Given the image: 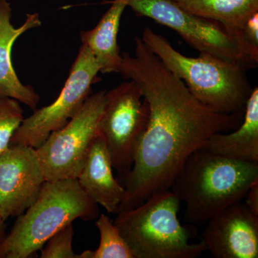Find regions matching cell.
I'll return each mask as SVG.
<instances>
[{"instance_id": "6da1fadb", "label": "cell", "mask_w": 258, "mask_h": 258, "mask_svg": "<svg viewBox=\"0 0 258 258\" xmlns=\"http://www.w3.org/2000/svg\"><path fill=\"white\" fill-rule=\"evenodd\" d=\"M118 73L138 84L149 105V118L132 169L120 181L124 193L117 213L170 189L191 154L214 134L237 128L244 118L217 113L199 101L142 37H136L134 56L121 54Z\"/></svg>"}, {"instance_id": "7a4b0ae2", "label": "cell", "mask_w": 258, "mask_h": 258, "mask_svg": "<svg viewBox=\"0 0 258 258\" xmlns=\"http://www.w3.org/2000/svg\"><path fill=\"white\" fill-rule=\"evenodd\" d=\"M257 181L258 163L235 160L199 149L185 161L170 190L185 204V221L202 225L227 207L242 201Z\"/></svg>"}, {"instance_id": "3957f363", "label": "cell", "mask_w": 258, "mask_h": 258, "mask_svg": "<svg viewBox=\"0 0 258 258\" xmlns=\"http://www.w3.org/2000/svg\"><path fill=\"white\" fill-rule=\"evenodd\" d=\"M141 37L166 69L181 79L205 106L217 113L244 116L253 88L243 66L207 53L197 57L185 56L150 28L144 29Z\"/></svg>"}, {"instance_id": "277c9868", "label": "cell", "mask_w": 258, "mask_h": 258, "mask_svg": "<svg viewBox=\"0 0 258 258\" xmlns=\"http://www.w3.org/2000/svg\"><path fill=\"white\" fill-rule=\"evenodd\" d=\"M99 215L98 204L77 179L45 181L36 200L18 217L0 244V258L31 257L66 225L77 219L91 221Z\"/></svg>"}, {"instance_id": "5b68a950", "label": "cell", "mask_w": 258, "mask_h": 258, "mask_svg": "<svg viewBox=\"0 0 258 258\" xmlns=\"http://www.w3.org/2000/svg\"><path fill=\"white\" fill-rule=\"evenodd\" d=\"M180 204L169 189L116 214L113 224L134 258H198L206 251L203 241L190 242L191 232L178 218Z\"/></svg>"}, {"instance_id": "8992f818", "label": "cell", "mask_w": 258, "mask_h": 258, "mask_svg": "<svg viewBox=\"0 0 258 258\" xmlns=\"http://www.w3.org/2000/svg\"><path fill=\"white\" fill-rule=\"evenodd\" d=\"M106 93L100 91L90 95L77 113L37 148L45 181L77 179L99 132Z\"/></svg>"}, {"instance_id": "52a82bcc", "label": "cell", "mask_w": 258, "mask_h": 258, "mask_svg": "<svg viewBox=\"0 0 258 258\" xmlns=\"http://www.w3.org/2000/svg\"><path fill=\"white\" fill-rule=\"evenodd\" d=\"M149 118V105L137 83L129 80L106 92L99 130L120 183L132 169L136 149Z\"/></svg>"}, {"instance_id": "ba28073f", "label": "cell", "mask_w": 258, "mask_h": 258, "mask_svg": "<svg viewBox=\"0 0 258 258\" xmlns=\"http://www.w3.org/2000/svg\"><path fill=\"white\" fill-rule=\"evenodd\" d=\"M101 67L92 52L81 45L77 57L70 70L63 88L53 103L35 110L12 137L10 145L38 148L54 131L63 127L83 106L91 92V86L98 81Z\"/></svg>"}, {"instance_id": "9c48e42d", "label": "cell", "mask_w": 258, "mask_h": 258, "mask_svg": "<svg viewBox=\"0 0 258 258\" xmlns=\"http://www.w3.org/2000/svg\"><path fill=\"white\" fill-rule=\"evenodd\" d=\"M135 14L149 18L177 32L190 46L249 69L240 40L220 24L182 9L173 0H129Z\"/></svg>"}, {"instance_id": "30bf717a", "label": "cell", "mask_w": 258, "mask_h": 258, "mask_svg": "<svg viewBox=\"0 0 258 258\" xmlns=\"http://www.w3.org/2000/svg\"><path fill=\"white\" fill-rule=\"evenodd\" d=\"M45 174L35 148L10 145L0 155V217L20 216L36 200Z\"/></svg>"}, {"instance_id": "8fae6325", "label": "cell", "mask_w": 258, "mask_h": 258, "mask_svg": "<svg viewBox=\"0 0 258 258\" xmlns=\"http://www.w3.org/2000/svg\"><path fill=\"white\" fill-rule=\"evenodd\" d=\"M201 240L215 258H257L258 216L233 204L208 220Z\"/></svg>"}, {"instance_id": "7c38bea8", "label": "cell", "mask_w": 258, "mask_h": 258, "mask_svg": "<svg viewBox=\"0 0 258 258\" xmlns=\"http://www.w3.org/2000/svg\"><path fill=\"white\" fill-rule=\"evenodd\" d=\"M12 9L7 0H0V97H8L26 105L35 111L40 97L33 88L19 79L12 62V50L17 39L25 32L41 25L37 13L26 15L22 26L11 23Z\"/></svg>"}, {"instance_id": "4fadbf2b", "label": "cell", "mask_w": 258, "mask_h": 258, "mask_svg": "<svg viewBox=\"0 0 258 258\" xmlns=\"http://www.w3.org/2000/svg\"><path fill=\"white\" fill-rule=\"evenodd\" d=\"M111 155L104 137L98 132L93 139L77 179L95 203L108 213L117 214L124 187L113 175Z\"/></svg>"}, {"instance_id": "5bb4252c", "label": "cell", "mask_w": 258, "mask_h": 258, "mask_svg": "<svg viewBox=\"0 0 258 258\" xmlns=\"http://www.w3.org/2000/svg\"><path fill=\"white\" fill-rule=\"evenodd\" d=\"M201 149L222 157L258 163V88L247 100L242 123L231 133H217Z\"/></svg>"}, {"instance_id": "9a60e30c", "label": "cell", "mask_w": 258, "mask_h": 258, "mask_svg": "<svg viewBox=\"0 0 258 258\" xmlns=\"http://www.w3.org/2000/svg\"><path fill=\"white\" fill-rule=\"evenodd\" d=\"M129 0H113L96 27L80 34L81 42L92 52L101 74L118 73L121 54L118 45L120 22Z\"/></svg>"}, {"instance_id": "2e32d148", "label": "cell", "mask_w": 258, "mask_h": 258, "mask_svg": "<svg viewBox=\"0 0 258 258\" xmlns=\"http://www.w3.org/2000/svg\"><path fill=\"white\" fill-rule=\"evenodd\" d=\"M191 14L220 24L237 35L246 20L258 12V0H173Z\"/></svg>"}, {"instance_id": "e0dca14e", "label": "cell", "mask_w": 258, "mask_h": 258, "mask_svg": "<svg viewBox=\"0 0 258 258\" xmlns=\"http://www.w3.org/2000/svg\"><path fill=\"white\" fill-rule=\"evenodd\" d=\"M100 244L91 258H134L133 252L111 219L104 214L97 218Z\"/></svg>"}, {"instance_id": "ac0fdd59", "label": "cell", "mask_w": 258, "mask_h": 258, "mask_svg": "<svg viewBox=\"0 0 258 258\" xmlns=\"http://www.w3.org/2000/svg\"><path fill=\"white\" fill-rule=\"evenodd\" d=\"M24 120L19 101L0 97V155L8 149L12 137Z\"/></svg>"}, {"instance_id": "d6986e66", "label": "cell", "mask_w": 258, "mask_h": 258, "mask_svg": "<svg viewBox=\"0 0 258 258\" xmlns=\"http://www.w3.org/2000/svg\"><path fill=\"white\" fill-rule=\"evenodd\" d=\"M73 223L66 225L47 241L41 250V258H79L73 249Z\"/></svg>"}, {"instance_id": "ffe728a7", "label": "cell", "mask_w": 258, "mask_h": 258, "mask_svg": "<svg viewBox=\"0 0 258 258\" xmlns=\"http://www.w3.org/2000/svg\"><path fill=\"white\" fill-rule=\"evenodd\" d=\"M249 69L258 63V12L249 17L237 33Z\"/></svg>"}, {"instance_id": "44dd1931", "label": "cell", "mask_w": 258, "mask_h": 258, "mask_svg": "<svg viewBox=\"0 0 258 258\" xmlns=\"http://www.w3.org/2000/svg\"><path fill=\"white\" fill-rule=\"evenodd\" d=\"M245 198L246 206L254 215L258 216V181L250 186Z\"/></svg>"}, {"instance_id": "7402d4cb", "label": "cell", "mask_w": 258, "mask_h": 258, "mask_svg": "<svg viewBox=\"0 0 258 258\" xmlns=\"http://www.w3.org/2000/svg\"><path fill=\"white\" fill-rule=\"evenodd\" d=\"M5 220H3L1 217H0V244L3 242V239L5 237V230H6V224H5Z\"/></svg>"}]
</instances>
